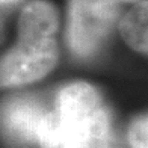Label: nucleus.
Returning <instances> with one entry per match:
<instances>
[{"instance_id": "nucleus-1", "label": "nucleus", "mask_w": 148, "mask_h": 148, "mask_svg": "<svg viewBox=\"0 0 148 148\" xmlns=\"http://www.w3.org/2000/svg\"><path fill=\"white\" fill-rule=\"evenodd\" d=\"M60 14L50 0H32L20 12L15 44L0 58V88L44 79L59 62Z\"/></svg>"}, {"instance_id": "nucleus-2", "label": "nucleus", "mask_w": 148, "mask_h": 148, "mask_svg": "<svg viewBox=\"0 0 148 148\" xmlns=\"http://www.w3.org/2000/svg\"><path fill=\"white\" fill-rule=\"evenodd\" d=\"M55 112L59 148H124L109 107L92 85L73 82L64 86Z\"/></svg>"}, {"instance_id": "nucleus-3", "label": "nucleus", "mask_w": 148, "mask_h": 148, "mask_svg": "<svg viewBox=\"0 0 148 148\" xmlns=\"http://www.w3.org/2000/svg\"><path fill=\"white\" fill-rule=\"evenodd\" d=\"M118 3L110 0H70L66 41L77 56L94 55L118 23Z\"/></svg>"}, {"instance_id": "nucleus-4", "label": "nucleus", "mask_w": 148, "mask_h": 148, "mask_svg": "<svg viewBox=\"0 0 148 148\" xmlns=\"http://www.w3.org/2000/svg\"><path fill=\"white\" fill-rule=\"evenodd\" d=\"M49 113L50 109L36 97H11L0 104V129L18 142H38Z\"/></svg>"}, {"instance_id": "nucleus-5", "label": "nucleus", "mask_w": 148, "mask_h": 148, "mask_svg": "<svg viewBox=\"0 0 148 148\" xmlns=\"http://www.w3.org/2000/svg\"><path fill=\"white\" fill-rule=\"evenodd\" d=\"M118 30L124 42L140 55L148 51V2H138L119 18Z\"/></svg>"}, {"instance_id": "nucleus-6", "label": "nucleus", "mask_w": 148, "mask_h": 148, "mask_svg": "<svg viewBox=\"0 0 148 148\" xmlns=\"http://www.w3.org/2000/svg\"><path fill=\"white\" fill-rule=\"evenodd\" d=\"M148 119L147 115H139L136 119L132 123L129 129V142L132 148H147L148 145Z\"/></svg>"}, {"instance_id": "nucleus-7", "label": "nucleus", "mask_w": 148, "mask_h": 148, "mask_svg": "<svg viewBox=\"0 0 148 148\" xmlns=\"http://www.w3.org/2000/svg\"><path fill=\"white\" fill-rule=\"evenodd\" d=\"M110 2H113V3H138V2H144V0H110Z\"/></svg>"}, {"instance_id": "nucleus-8", "label": "nucleus", "mask_w": 148, "mask_h": 148, "mask_svg": "<svg viewBox=\"0 0 148 148\" xmlns=\"http://www.w3.org/2000/svg\"><path fill=\"white\" fill-rule=\"evenodd\" d=\"M0 2H8V0H0Z\"/></svg>"}, {"instance_id": "nucleus-9", "label": "nucleus", "mask_w": 148, "mask_h": 148, "mask_svg": "<svg viewBox=\"0 0 148 148\" xmlns=\"http://www.w3.org/2000/svg\"><path fill=\"white\" fill-rule=\"evenodd\" d=\"M0 29H2V21H0Z\"/></svg>"}]
</instances>
